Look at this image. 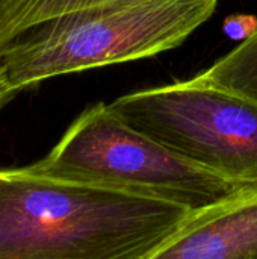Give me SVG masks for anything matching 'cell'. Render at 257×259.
Returning <instances> with one entry per match:
<instances>
[{
    "label": "cell",
    "instance_id": "6da1fadb",
    "mask_svg": "<svg viewBox=\"0 0 257 259\" xmlns=\"http://www.w3.org/2000/svg\"><path fill=\"white\" fill-rule=\"evenodd\" d=\"M191 211L0 167V259H147Z\"/></svg>",
    "mask_w": 257,
    "mask_h": 259
},
{
    "label": "cell",
    "instance_id": "7a4b0ae2",
    "mask_svg": "<svg viewBox=\"0 0 257 259\" xmlns=\"http://www.w3.org/2000/svg\"><path fill=\"white\" fill-rule=\"evenodd\" d=\"M220 0H133L58 15L0 49V67L18 93L41 82L179 47Z\"/></svg>",
    "mask_w": 257,
    "mask_h": 259
},
{
    "label": "cell",
    "instance_id": "3957f363",
    "mask_svg": "<svg viewBox=\"0 0 257 259\" xmlns=\"http://www.w3.org/2000/svg\"><path fill=\"white\" fill-rule=\"evenodd\" d=\"M29 168L52 179L167 202L191 212L257 188L186 161L127 126L101 102L85 109L56 146Z\"/></svg>",
    "mask_w": 257,
    "mask_h": 259
},
{
    "label": "cell",
    "instance_id": "277c9868",
    "mask_svg": "<svg viewBox=\"0 0 257 259\" xmlns=\"http://www.w3.org/2000/svg\"><path fill=\"white\" fill-rule=\"evenodd\" d=\"M108 105L127 126L186 161L257 187V102L192 77Z\"/></svg>",
    "mask_w": 257,
    "mask_h": 259
},
{
    "label": "cell",
    "instance_id": "5b68a950",
    "mask_svg": "<svg viewBox=\"0 0 257 259\" xmlns=\"http://www.w3.org/2000/svg\"><path fill=\"white\" fill-rule=\"evenodd\" d=\"M147 259H257V188L192 212Z\"/></svg>",
    "mask_w": 257,
    "mask_h": 259
},
{
    "label": "cell",
    "instance_id": "8992f818",
    "mask_svg": "<svg viewBox=\"0 0 257 259\" xmlns=\"http://www.w3.org/2000/svg\"><path fill=\"white\" fill-rule=\"evenodd\" d=\"M133 0H0V49L45 20L62 14Z\"/></svg>",
    "mask_w": 257,
    "mask_h": 259
},
{
    "label": "cell",
    "instance_id": "52a82bcc",
    "mask_svg": "<svg viewBox=\"0 0 257 259\" xmlns=\"http://www.w3.org/2000/svg\"><path fill=\"white\" fill-rule=\"evenodd\" d=\"M194 79L257 102V29Z\"/></svg>",
    "mask_w": 257,
    "mask_h": 259
},
{
    "label": "cell",
    "instance_id": "ba28073f",
    "mask_svg": "<svg viewBox=\"0 0 257 259\" xmlns=\"http://www.w3.org/2000/svg\"><path fill=\"white\" fill-rule=\"evenodd\" d=\"M223 29L229 38L244 41L256 32L257 18L253 15H245V14L230 15L224 20Z\"/></svg>",
    "mask_w": 257,
    "mask_h": 259
},
{
    "label": "cell",
    "instance_id": "9c48e42d",
    "mask_svg": "<svg viewBox=\"0 0 257 259\" xmlns=\"http://www.w3.org/2000/svg\"><path fill=\"white\" fill-rule=\"evenodd\" d=\"M20 93L18 91H15L9 83H8V80H6V76H5V73H3V70H2V67H0V112L18 96Z\"/></svg>",
    "mask_w": 257,
    "mask_h": 259
}]
</instances>
